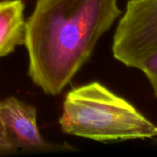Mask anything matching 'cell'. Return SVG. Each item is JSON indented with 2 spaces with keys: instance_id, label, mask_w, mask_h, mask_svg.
Wrapping results in <instances>:
<instances>
[{
  "instance_id": "obj_2",
  "label": "cell",
  "mask_w": 157,
  "mask_h": 157,
  "mask_svg": "<svg viewBox=\"0 0 157 157\" xmlns=\"http://www.w3.org/2000/svg\"><path fill=\"white\" fill-rule=\"evenodd\" d=\"M63 132L98 142L152 139L157 125L98 82L70 90L59 119Z\"/></svg>"
},
{
  "instance_id": "obj_5",
  "label": "cell",
  "mask_w": 157,
  "mask_h": 157,
  "mask_svg": "<svg viewBox=\"0 0 157 157\" xmlns=\"http://www.w3.org/2000/svg\"><path fill=\"white\" fill-rule=\"evenodd\" d=\"M25 5L22 0L0 1V58L25 43Z\"/></svg>"
},
{
  "instance_id": "obj_6",
  "label": "cell",
  "mask_w": 157,
  "mask_h": 157,
  "mask_svg": "<svg viewBox=\"0 0 157 157\" xmlns=\"http://www.w3.org/2000/svg\"><path fill=\"white\" fill-rule=\"evenodd\" d=\"M150 82L153 91L157 98V50L145 56L137 65Z\"/></svg>"
},
{
  "instance_id": "obj_7",
  "label": "cell",
  "mask_w": 157,
  "mask_h": 157,
  "mask_svg": "<svg viewBox=\"0 0 157 157\" xmlns=\"http://www.w3.org/2000/svg\"><path fill=\"white\" fill-rule=\"evenodd\" d=\"M17 151V150L16 149V147L11 143V141H10V139L6 133L3 120L0 116V155L1 154L14 153Z\"/></svg>"
},
{
  "instance_id": "obj_1",
  "label": "cell",
  "mask_w": 157,
  "mask_h": 157,
  "mask_svg": "<svg viewBox=\"0 0 157 157\" xmlns=\"http://www.w3.org/2000/svg\"><path fill=\"white\" fill-rule=\"evenodd\" d=\"M121 14L118 0H37L24 43L34 85L60 94Z\"/></svg>"
},
{
  "instance_id": "obj_4",
  "label": "cell",
  "mask_w": 157,
  "mask_h": 157,
  "mask_svg": "<svg viewBox=\"0 0 157 157\" xmlns=\"http://www.w3.org/2000/svg\"><path fill=\"white\" fill-rule=\"evenodd\" d=\"M0 116L6 133L17 150L47 151L53 145L45 141L37 123V110L17 98L0 101Z\"/></svg>"
},
{
  "instance_id": "obj_3",
  "label": "cell",
  "mask_w": 157,
  "mask_h": 157,
  "mask_svg": "<svg viewBox=\"0 0 157 157\" xmlns=\"http://www.w3.org/2000/svg\"><path fill=\"white\" fill-rule=\"evenodd\" d=\"M156 50L157 0H129L113 37L114 58L136 68Z\"/></svg>"
}]
</instances>
